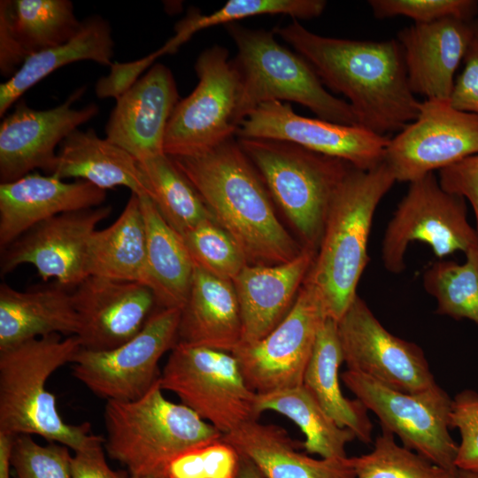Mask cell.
<instances>
[{"label": "cell", "instance_id": "cell-1", "mask_svg": "<svg viewBox=\"0 0 478 478\" xmlns=\"http://www.w3.org/2000/svg\"><path fill=\"white\" fill-rule=\"evenodd\" d=\"M273 31L307 60L325 87L347 98L360 126L387 135L417 118L420 102L410 89L397 39L322 36L297 19Z\"/></svg>", "mask_w": 478, "mask_h": 478}, {"label": "cell", "instance_id": "cell-2", "mask_svg": "<svg viewBox=\"0 0 478 478\" xmlns=\"http://www.w3.org/2000/svg\"><path fill=\"white\" fill-rule=\"evenodd\" d=\"M171 158L249 265L281 264L301 253L304 247L277 218L261 175L236 137L202 153Z\"/></svg>", "mask_w": 478, "mask_h": 478}, {"label": "cell", "instance_id": "cell-3", "mask_svg": "<svg viewBox=\"0 0 478 478\" xmlns=\"http://www.w3.org/2000/svg\"><path fill=\"white\" fill-rule=\"evenodd\" d=\"M395 182L384 161L367 171L351 167L334 195L307 278L318 290L328 316L336 321L358 296L357 287L369 261L374 215Z\"/></svg>", "mask_w": 478, "mask_h": 478}, {"label": "cell", "instance_id": "cell-4", "mask_svg": "<svg viewBox=\"0 0 478 478\" xmlns=\"http://www.w3.org/2000/svg\"><path fill=\"white\" fill-rule=\"evenodd\" d=\"M80 349L76 335L53 334L0 350V432L40 436L74 451L104 443L89 422L64 421L46 388L49 377L72 363Z\"/></svg>", "mask_w": 478, "mask_h": 478}, {"label": "cell", "instance_id": "cell-5", "mask_svg": "<svg viewBox=\"0 0 478 478\" xmlns=\"http://www.w3.org/2000/svg\"><path fill=\"white\" fill-rule=\"evenodd\" d=\"M104 448L130 475H166L181 454L220 440L223 434L183 404L166 399L159 380L142 397L107 401Z\"/></svg>", "mask_w": 478, "mask_h": 478}, {"label": "cell", "instance_id": "cell-6", "mask_svg": "<svg viewBox=\"0 0 478 478\" xmlns=\"http://www.w3.org/2000/svg\"><path fill=\"white\" fill-rule=\"evenodd\" d=\"M226 27L237 49L232 61L242 80L243 120L263 103L288 101L307 107L320 119L360 126L350 104L328 92L307 60L280 44L273 30L235 22Z\"/></svg>", "mask_w": 478, "mask_h": 478}, {"label": "cell", "instance_id": "cell-7", "mask_svg": "<svg viewBox=\"0 0 478 478\" xmlns=\"http://www.w3.org/2000/svg\"><path fill=\"white\" fill-rule=\"evenodd\" d=\"M304 248L316 251L334 195L353 167L284 141L236 138Z\"/></svg>", "mask_w": 478, "mask_h": 478}, {"label": "cell", "instance_id": "cell-8", "mask_svg": "<svg viewBox=\"0 0 478 478\" xmlns=\"http://www.w3.org/2000/svg\"><path fill=\"white\" fill-rule=\"evenodd\" d=\"M159 383L223 435L259 418L257 393L247 385L232 352L177 343Z\"/></svg>", "mask_w": 478, "mask_h": 478}, {"label": "cell", "instance_id": "cell-9", "mask_svg": "<svg viewBox=\"0 0 478 478\" xmlns=\"http://www.w3.org/2000/svg\"><path fill=\"white\" fill-rule=\"evenodd\" d=\"M198 83L179 100L169 119L164 152L170 157L209 150L235 137L240 115L242 80L228 50L214 45L195 63Z\"/></svg>", "mask_w": 478, "mask_h": 478}, {"label": "cell", "instance_id": "cell-10", "mask_svg": "<svg viewBox=\"0 0 478 478\" xmlns=\"http://www.w3.org/2000/svg\"><path fill=\"white\" fill-rule=\"evenodd\" d=\"M415 241L427 243L439 259L478 246V232L467 220L466 199L443 189L434 173L410 182L389 221L381 250L385 269L402 273L407 247Z\"/></svg>", "mask_w": 478, "mask_h": 478}, {"label": "cell", "instance_id": "cell-11", "mask_svg": "<svg viewBox=\"0 0 478 478\" xmlns=\"http://www.w3.org/2000/svg\"><path fill=\"white\" fill-rule=\"evenodd\" d=\"M342 381L382 428L432 463L457 474L458 444L450 434L452 398L437 383L420 392H404L346 370Z\"/></svg>", "mask_w": 478, "mask_h": 478}, {"label": "cell", "instance_id": "cell-12", "mask_svg": "<svg viewBox=\"0 0 478 478\" xmlns=\"http://www.w3.org/2000/svg\"><path fill=\"white\" fill-rule=\"evenodd\" d=\"M181 310L158 308L136 335L116 348L81 347L72 361V374L107 401L142 397L160 378V358L178 343Z\"/></svg>", "mask_w": 478, "mask_h": 478}, {"label": "cell", "instance_id": "cell-13", "mask_svg": "<svg viewBox=\"0 0 478 478\" xmlns=\"http://www.w3.org/2000/svg\"><path fill=\"white\" fill-rule=\"evenodd\" d=\"M328 317L306 276L287 316L262 339L240 343L232 351L249 388L265 394L303 385L319 329Z\"/></svg>", "mask_w": 478, "mask_h": 478}, {"label": "cell", "instance_id": "cell-14", "mask_svg": "<svg viewBox=\"0 0 478 478\" xmlns=\"http://www.w3.org/2000/svg\"><path fill=\"white\" fill-rule=\"evenodd\" d=\"M336 324L347 370L404 392L436 383L423 350L387 330L358 295Z\"/></svg>", "mask_w": 478, "mask_h": 478}, {"label": "cell", "instance_id": "cell-15", "mask_svg": "<svg viewBox=\"0 0 478 478\" xmlns=\"http://www.w3.org/2000/svg\"><path fill=\"white\" fill-rule=\"evenodd\" d=\"M478 153V116L449 101L420 103L417 118L389 138L384 163L409 183Z\"/></svg>", "mask_w": 478, "mask_h": 478}, {"label": "cell", "instance_id": "cell-16", "mask_svg": "<svg viewBox=\"0 0 478 478\" xmlns=\"http://www.w3.org/2000/svg\"><path fill=\"white\" fill-rule=\"evenodd\" d=\"M235 137L289 142L364 171L383 163L389 141V136L362 126L299 115L289 104L279 101L254 109L241 123Z\"/></svg>", "mask_w": 478, "mask_h": 478}, {"label": "cell", "instance_id": "cell-17", "mask_svg": "<svg viewBox=\"0 0 478 478\" xmlns=\"http://www.w3.org/2000/svg\"><path fill=\"white\" fill-rule=\"evenodd\" d=\"M111 212L110 205H101L62 213L34 226L1 251V274L29 264L43 281L54 278L66 289L78 286L88 277L89 238Z\"/></svg>", "mask_w": 478, "mask_h": 478}, {"label": "cell", "instance_id": "cell-18", "mask_svg": "<svg viewBox=\"0 0 478 478\" xmlns=\"http://www.w3.org/2000/svg\"><path fill=\"white\" fill-rule=\"evenodd\" d=\"M84 91V87L80 88L61 104L46 110L30 108L24 100L18 102L0 125L1 183L16 181L36 168L51 173L57 146L99 112L95 103L80 109L72 106Z\"/></svg>", "mask_w": 478, "mask_h": 478}, {"label": "cell", "instance_id": "cell-19", "mask_svg": "<svg viewBox=\"0 0 478 478\" xmlns=\"http://www.w3.org/2000/svg\"><path fill=\"white\" fill-rule=\"evenodd\" d=\"M82 349L107 351L136 335L158 308L153 291L132 281L86 277L73 292Z\"/></svg>", "mask_w": 478, "mask_h": 478}, {"label": "cell", "instance_id": "cell-20", "mask_svg": "<svg viewBox=\"0 0 478 478\" xmlns=\"http://www.w3.org/2000/svg\"><path fill=\"white\" fill-rule=\"evenodd\" d=\"M178 102L172 71L154 64L116 99L105 126L106 138L138 163L165 153L167 124Z\"/></svg>", "mask_w": 478, "mask_h": 478}, {"label": "cell", "instance_id": "cell-21", "mask_svg": "<svg viewBox=\"0 0 478 478\" xmlns=\"http://www.w3.org/2000/svg\"><path fill=\"white\" fill-rule=\"evenodd\" d=\"M478 34V19L446 18L416 24L397 35L412 92L449 101L454 75Z\"/></svg>", "mask_w": 478, "mask_h": 478}, {"label": "cell", "instance_id": "cell-22", "mask_svg": "<svg viewBox=\"0 0 478 478\" xmlns=\"http://www.w3.org/2000/svg\"><path fill=\"white\" fill-rule=\"evenodd\" d=\"M106 191L81 180L67 182L30 173L0 183V251L34 226L57 215L103 205Z\"/></svg>", "mask_w": 478, "mask_h": 478}, {"label": "cell", "instance_id": "cell-23", "mask_svg": "<svg viewBox=\"0 0 478 478\" xmlns=\"http://www.w3.org/2000/svg\"><path fill=\"white\" fill-rule=\"evenodd\" d=\"M316 251L304 248L276 265H246L233 281L240 306L242 342L258 341L289 313L308 275Z\"/></svg>", "mask_w": 478, "mask_h": 478}, {"label": "cell", "instance_id": "cell-24", "mask_svg": "<svg viewBox=\"0 0 478 478\" xmlns=\"http://www.w3.org/2000/svg\"><path fill=\"white\" fill-rule=\"evenodd\" d=\"M222 440L250 459L265 478H356L351 457L313 459L299 452L302 443L274 424L251 420L223 435Z\"/></svg>", "mask_w": 478, "mask_h": 478}, {"label": "cell", "instance_id": "cell-25", "mask_svg": "<svg viewBox=\"0 0 478 478\" xmlns=\"http://www.w3.org/2000/svg\"><path fill=\"white\" fill-rule=\"evenodd\" d=\"M239 302L232 281L195 266L181 310L178 343L232 352L242 342Z\"/></svg>", "mask_w": 478, "mask_h": 478}, {"label": "cell", "instance_id": "cell-26", "mask_svg": "<svg viewBox=\"0 0 478 478\" xmlns=\"http://www.w3.org/2000/svg\"><path fill=\"white\" fill-rule=\"evenodd\" d=\"M50 174L61 180L88 181L105 191L122 186L139 197H150L147 179L138 161L92 128H77L63 140Z\"/></svg>", "mask_w": 478, "mask_h": 478}, {"label": "cell", "instance_id": "cell-27", "mask_svg": "<svg viewBox=\"0 0 478 478\" xmlns=\"http://www.w3.org/2000/svg\"><path fill=\"white\" fill-rule=\"evenodd\" d=\"M80 319L73 292L58 283L19 291L0 285V350L53 334L77 335Z\"/></svg>", "mask_w": 478, "mask_h": 478}, {"label": "cell", "instance_id": "cell-28", "mask_svg": "<svg viewBox=\"0 0 478 478\" xmlns=\"http://www.w3.org/2000/svg\"><path fill=\"white\" fill-rule=\"evenodd\" d=\"M88 276L138 282L151 289L144 219L139 197L131 193L119 218L95 230L86 253Z\"/></svg>", "mask_w": 478, "mask_h": 478}, {"label": "cell", "instance_id": "cell-29", "mask_svg": "<svg viewBox=\"0 0 478 478\" xmlns=\"http://www.w3.org/2000/svg\"><path fill=\"white\" fill-rule=\"evenodd\" d=\"M114 42L109 22L99 15L81 20L78 33L68 42L27 57L16 73L0 85V116L29 89L70 63L90 60L111 66Z\"/></svg>", "mask_w": 478, "mask_h": 478}, {"label": "cell", "instance_id": "cell-30", "mask_svg": "<svg viewBox=\"0 0 478 478\" xmlns=\"http://www.w3.org/2000/svg\"><path fill=\"white\" fill-rule=\"evenodd\" d=\"M343 362L336 320L328 317L319 329L303 385L340 427L370 443L373 425L367 409L357 398L349 399L342 392L339 369Z\"/></svg>", "mask_w": 478, "mask_h": 478}, {"label": "cell", "instance_id": "cell-31", "mask_svg": "<svg viewBox=\"0 0 478 478\" xmlns=\"http://www.w3.org/2000/svg\"><path fill=\"white\" fill-rule=\"evenodd\" d=\"M139 199L146 229L151 290L158 307L182 309L190 291L195 264L182 236L164 220L153 201L148 196Z\"/></svg>", "mask_w": 478, "mask_h": 478}, {"label": "cell", "instance_id": "cell-32", "mask_svg": "<svg viewBox=\"0 0 478 478\" xmlns=\"http://www.w3.org/2000/svg\"><path fill=\"white\" fill-rule=\"evenodd\" d=\"M256 410L273 411L291 420L305 435L303 448L323 459L347 458L346 445L355 434L340 427L304 386L257 394Z\"/></svg>", "mask_w": 478, "mask_h": 478}, {"label": "cell", "instance_id": "cell-33", "mask_svg": "<svg viewBox=\"0 0 478 478\" xmlns=\"http://www.w3.org/2000/svg\"><path fill=\"white\" fill-rule=\"evenodd\" d=\"M150 198L164 220L181 236L199 224L213 220L201 197L166 153L139 162ZM215 222V221H214Z\"/></svg>", "mask_w": 478, "mask_h": 478}, {"label": "cell", "instance_id": "cell-34", "mask_svg": "<svg viewBox=\"0 0 478 478\" xmlns=\"http://www.w3.org/2000/svg\"><path fill=\"white\" fill-rule=\"evenodd\" d=\"M466 260L438 259L423 272L424 289L436 300V312L478 325V246L465 253Z\"/></svg>", "mask_w": 478, "mask_h": 478}, {"label": "cell", "instance_id": "cell-35", "mask_svg": "<svg viewBox=\"0 0 478 478\" xmlns=\"http://www.w3.org/2000/svg\"><path fill=\"white\" fill-rule=\"evenodd\" d=\"M12 14L14 31L28 55L68 42L81 26L69 0H14Z\"/></svg>", "mask_w": 478, "mask_h": 478}, {"label": "cell", "instance_id": "cell-36", "mask_svg": "<svg viewBox=\"0 0 478 478\" xmlns=\"http://www.w3.org/2000/svg\"><path fill=\"white\" fill-rule=\"evenodd\" d=\"M327 5L324 0H229L221 8L208 14L192 12L180 21L175 35L168 40L175 52L198 31L254 16L288 15L294 19H310L322 14Z\"/></svg>", "mask_w": 478, "mask_h": 478}, {"label": "cell", "instance_id": "cell-37", "mask_svg": "<svg viewBox=\"0 0 478 478\" xmlns=\"http://www.w3.org/2000/svg\"><path fill=\"white\" fill-rule=\"evenodd\" d=\"M382 429L370 452L351 457L356 478H458V473L397 444L392 433Z\"/></svg>", "mask_w": 478, "mask_h": 478}, {"label": "cell", "instance_id": "cell-38", "mask_svg": "<svg viewBox=\"0 0 478 478\" xmlns=\"http://www.w3.org/2000/svg\"><path fill=\"white\" fill-rule=\"evenodd\" d=\"M195 266L233 282L247 259L237 243L213 220L204 221L182 235Z\"/></svg>", "mask_w": 478, "mask_h": 478}, {"label": "cell", "instance_id": "cell-39", "mask_svg": "<svg viewBox=\"0 0 478 478\" xmlns=\"http://www.w3.org/2000/svg\"><path fill=\"white\" fill-rule=\"evenodd\" d=\"M68 447L49 443L42 445L29 435L15 436L12 467L14 478H72Z\"/></svg>", "mask_w": 478, "mask_h": 478}, {"label": "cell", "instance_id": "cell-40", "mask_svg": "<svg viewBox=\"0 0 478 478\" xmlns=\"http://www.w3.org/2000/svg\"><path fill=\"white\" fill-rule=\"evenodd\" d=\"M240 455L220 440L188 451L167 466L166 478H235Z\"/></svg>", "mask_w": 478, "mask_h": 478}, {"label": "cell", "instance_id": "cell-41", "mask_svg": "<svg viewBox=\"0 0 478 478\" xmlns=\"http://www.w3.org/2000/svg\"><path fill=\"white\" fill-rule=\"evenodd\" d=\"M378 19L405 16L416 24H427L446 18L475 19L478 2L473 0H370Z\"/></svg>", "mask_w": 478, "mask_h": 478}, {"label": "cell", "instance_id": "cell-42", "mask_svg": "<svg viewBox=\"0 0 478 478\" xmlns=\"http://www.w3.org/2000/svg\"><path fill=\"white\" fill-rule=\"evenodd\" d=\"M451 427L459 430L455 466L478 476V393L466 389L452 398Z\"/></svg>", "mask_w": 478, "mask_h": 478}, {"label": "cell", "instance_id": "cell-43", "mask_svg": "<svg viewBox=\"0 0 478 478\" xmlns=\"http://www.w3.org/2000/svg\"><path fill=\"white\" fill-rule=\"evenodd\" d=\"M168 54L165 45L158 50L138 60L131 62H114L110 66L108 75L101 77L96 83L95 92L98 98L113 97L117 99L127 90L140 75L154 65V61L162 55Z\"/></svg>", "mask_w": 478, "mask_h": 478}, {"label": "cell", "instance_id": "cell-44", "mask_svg": "<svg viewBox=\"0 0 478 478\" xmlns=\"http://www.w3.org/2000/svg\"><path fill=\"white\" fill-rule=\"evenodd\" d=\"M438 180L443 189L468 201L478 232V153L440 170Z\"/></svg>", "mask_w": 478, "mask_h": 478}, {"label": "cell", "instance_id": "cell-45", "mask_svg": "<svg viewBox=\"0 0 478 478\" xmlns=\"http://www.w3.org/2000/svg\"><path fill=\"white\" fill-rule=\"evenodd\" d=\"M449 102L457 110L478 116V34L466 54Z\"/></svg>", "mask_w": 478, "mask_h": 478}, {"label": "cell", "instance_id": "cell-46", "mask_svg": "<svg viewBox=\"0 0 478 478\" xmlns=\"http://www.w3.org/2000/svg\"><path fill=\"white\" fill-rule=\"evenodd\" d=\"M12 7V1L0 2V73L8 79L29 56L14 31Z\"/></svg>", "mask_w": 478, "mask_h": 478}, {"label": "cell", "instance_id": "cell-47", "mask_svg": "<svg viewBox=\"0 0 478 478\" xmlns=\"http://www.w3.org/2000/svg\"><path fill=\"white\" fill-rule=\"evenodd\" d=\"M102 443L74 451L71 459L72 478H128L108 466Z\"/></svg>", "mask_w": 478, "mask_h": 478}, {"label": "cell", "instance_id": "cell-48", "mask_svg": "<svg viewBox=\"0 0 478 478\" xmlns=\"http://www.w3.org/2000/svg\"><path fill=\"white\" fill-rule=\"evenodd\" d=\"M15 436L0 432V478H11L12 455Z\"/></svg>", "mask_w": 478, "mask_h": 478}, {"label": "cell", "instance_id": "cell-49", "mask_svg": "<svg viewBox=\"0 0 478 478\" xmlns=\"http://www.w3.org/2000/svg\"><path fill=\"white\" fill-rule=\"evenodd\" d=\"M240 455V464L235 478H265L258 467L246 457Z\"/></svg>", "mask_w": 478, "mask_h": 478}, {"label": "cell", "instance_id": "cell-50", "mask_svg": "<svg viewBox=\"0 0 478 478\" xmlns=\"http://www.w3.org/2000/svg\"><path fill=\"white\" fill-rule=\"evenodd\" d=\"M458 478H478V476L466 472L458 471Z\"/></svg>", "mask_w": 478, "mask_h": 478}, {"label": "cell", "instance_id": "cell-51", "mask_svg": "<svg viewBox=\"0 0 478 478\" xmlns=\"http://www.w3.org/2000/svg\"><path fill=\"white\" fill-rule=\"evenodd\" d=\"M128 478H166V475H144V476L130 475Z\"/></svg>", "mask_w": 478, "mask_h": 478}]
</instances>
